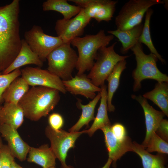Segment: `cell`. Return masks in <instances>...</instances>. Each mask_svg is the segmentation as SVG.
<instances>
[{"label": "cell", "instance_id": "obj_1", "mask_svg": "<svg viewBox=\"0 0 168 168\" xmlns=\"http://www.w3.org/2000/svg\"><path fill=\"white\" fill-rule=\"evenodd\" d=\"M20 1L0 6V72L14 61L20 50Z\"/></svg>", "mask_w": 168, "mask_h": 168}, {"label": "cell", "instance_id": "obj_2", "mask_svg": "<svg viewBox=\"0 0 168 168\" xmlns=\"http://www.w3.org/2000/svg\"><path fill=\"white\" fill-rule=\"evenodd\" d=\"M60 100L59 91L49 87L32 86L18 103L24 116L32 121H37L46 116L53 110Z\"/></svg>", "mask_w": 168, "mask_h": 168}, {"label": "cell", "instance_id": "obj_3", "mask_svg": "<svg viewBox=\"0 0 168 168\" xmlns=\"http://www.w3.org/2000/svg\"><path fill=\"white\" fill-rule=\"evenodd\" d=\"M114 38L113 35H106L104 31L101 30L95 35H87L73 39L71 44L77 48L78 52L76 67L77 70V75L82 74L86 71H90L99 49L107 46Z\"/></svg>", "mask_w": 168, "mask_h": 168}, {"label": "cell", "instance_id": "obj_4", "mask_svg": "<svg viewBox=\"0 0 168 168\" xmlns=\"http://www.w3.org/2000/svg\"><path fill=\"white\" fill-rule=\"evenodd\" d=\"M131 50L135 56L136 62V67L132 73L134 91L139 90L141 82L146 79L168 82L167 76L161 72L157 67L156 62L158 59L155 55L151 53L149 54H145L142 44L138 42Z\"/></svg>", "mask_w": 168, "mask_h": 168}, {"label": "cell", "instance_id": "obj_5", "mask_svg": "<svg viewBox=\"0 0 168 168\" xmlns=\"http://www.w3.org/2000/svg\"><path fill=\"white\" fill-rule=\"evenodd\" d=\"M70 44L63 43L51 51L46 58L47 70L62 81L73 77L72 72L77 63L78 54Z\"/></svg>", "mask_w": 168, "mask_h": 168}, {"label": "cell", "instance_id": "obj_6", "mask_svg": "<svg viewBox=\"0 0 168 168\" xmlns=\"http://www.w3.org/2000/svg\"><path fill=\"white\" fill-rule=\"evenodd\" d=\"M116 43L115 42L109 46L102 47L99 49L96 61L87 75L92 83L97 87L105 84V80L118 63L129 56L117 54L114 50Z\"/></svg>", "mask_w": 168, "mask_h": 168}, {"label": "cell", "instance_id": "obj_7", "mask_svg": "<svg viewBox=\"0 0 168 168\" xmlns=\"http://www.w3.org/2000/svg\"><path fill=\"white\" fill-rule=\"evenodd\" d=\"M161 0H130L122 7L115 17L117 29L125 30L142 23L144 15L152 6L163 4Z\"/></svg>", "mask_w": 168, "mask_h": 168}, {"label": "cell", "instance_id": "obj_8", "mask_svg": "<svg viewBox=\"0 0 168 168\" xmlns=\"http://www.w3.org/2000/svg\"><path fill=\"white\" fill-rule=\"evenodd\" d=\"M45 134L50 142V148L56 158L60 161L61 168H72L68 166L66 159L69 150L75 147V142L84 131L77 132H67L61 129L55 130L49 125L46 127Z\"/></svg>", "mask_w": 168, "mask_h": 168}, {"label": "cell", "instance_id": "obj_9", "mask_svg": "<svg viewBox=\"0 0 168 168\" xmlns=\"http://www.w3.org/2000/svg\"><path fill=\"white\" fill-rule=\"evenodd\" d=\"M24 36V40L30 49L43 62L51 51L63 43L60 37L47 35L37 25L26 31Z\"/></svg>", "mask_w": 168, "mask_h": 168}, {"label": "cell", "instance_id": "obj_10", "mask_svg": "<svg viewBox=\"0 0 168 168\" xmlns=\"http://www.w3.org/2000/svg\"><path fill=\"white\" fill-rule=\"evenodd\" d=\"M91 20L85 14L82 8L73 18L68 20L58 19L55 26L57 36L60 38L64 43L71 44L73 39L83 34L85 27Z\"/></svg>", "mask_w": 168, "mask_h": 168}, {"label": "cell", "instance_id": "obj_11", "mask_svg": "<svg viewBox=\"0 0 168 168\" xmlns=\"http://www.w3.org/2000/svg\"><path fill=\"white\" fill-rule=\"evenodd\" d=\"M21 70V77L29 86L52 88L64 94L67 92L62 80L48 70L27 67Z\"/></svg>", "mask_w": 168, "mask_h": 168}, {"label": "cell", "instance_id": "obj_12", "mask_svg": "<svg viewBox=\"0 0 168 168\" xmlns=\"http://www.w3.org/2000/svg\"><path fill=\"white\" fill-rule=\"evenodd\" d=\"M0 133L14 158L21 161H25L30 146L22 139L17 129L8 125L0 124Z\"/></svg>", "mask_w": 168, "mask_h": 168}, {"label": "cell", "instance_id": "obj_13", "mask_svg": "<svg viewBox=\"0 0 168 168\" xmlns=\"http://www.w3.org/2000/svg\"><path fill=\"white\" fill-rule=\"evenodd\" d=\"M101 128L104 135L105 145L108 152L109 158L112 161L113 167H116V162L126 152L132 151V142L129 137L124 141L117 139L114 135L111 126Z\"/></svg>", "mask_w": 168, "mask_h": 168}, {"label": "cell", "instance_id": "obj_14", "mask_svg": "<svg viewBox=\"0 0 168 168\" xmlns=\"http://www.w3.org/2000/svg\"><path fill=\"white\" fill-rule=\"evenodd\" d=\"M131 97L141 105L143 110L145 118L146 132L142 145L145 148L152 133L156 132L159 125L165 115L162 111L155 109L148 103L147 99L141 95H133Z\"/></svg>", "mask_w": 168, "mask_h": 168}, {"label": "cell", "instance_id": "obj_15", "mask_svg": "<svg viewBox=\"0 0 168 168\" xmlns=\"http://www.w3.org/2000/svg\"><path fill=\"white\" fill-rule=\"evenodd\" d=\"M66 91L74 95H81L92 100L96 96V92H100L101 88L95 86L87 75L84 73L76 75L67 81H62Z\"/></svg>", "mask_w": 168, "mask_h": 168}, {"label": "cell", "instance_id": "obj_16", "mask_svg": "<svg viewBox=\"0 0 168 168\" xmlns=\"http://www.w3.org/2000/svg\"><path fill=\"white\" fill-rule=\"evenodd\" d=\"M33 64L39 68L42 67L43 62L33 52L24 39H22L21 47L16 58L12 63L2 72V74L9 73L24 65Z\"/></svg>", "mask_w": 168, "mask_h": 168}, {"label": "cell", "instance_id": "obj_17", "mask_svg": "<svg viewBox=\"0 0 168 168\" xmlns=\"http://www.w3.org/2000/svg\"><path fill=\"white\" fill-rule=\"evenodd\" d=\"M24 115L22 109L18 105L4 102L0 108V124H5L17 129L22 124Z\"/></svg>", "mask_w": 168, "mask_h": 168}, {"label": "cell", "instance_id": "obj_18", "mask_svg": "<svg viewBox=\"0 0 168 168\" xmlns=\"http://www.w3.org/2000/svg\"><path fill=\"white\" fill-rule=\"evenodd\" d=\"M56 157L47 144L38 148L30 147L27 161L41 166L43 168L55 166Z\"/></svg>", "mask_w": 168, "mask_h": 168}, {"label": "cell", "instance_id": "obj_19", "mask_svg": "<svg viewBox=\"0 0 168 168\" xmlns=\"http://www.w3.org/2000/svg\"><path fill=\"white\" fill-rule=\"evenodd\" d=\"M143 24L141 23L130 29L121 30L118 29L109 30L108 33L117 37L121 42V53L125 54L138 43L142 33Z\"/></svg>", "mask_w": 168, "mask_h": 168}, {"label": "cell", "instance_id": "obj_20", "mask_svg": "<svg viewBox=\"0 0 168 168\" xmlns=\"http://www.w3.org/2000/svg\"><path fill=\"white\" fill-rule=\"evenodd\" d=\"M100 102L96 116L92 125L88 130H84L90 137L92 136L98 129L106 126H111L107 114V86L105 84L101 86Z\"/></svg>", "mask_w": 168, "mask_h": 168}, {"label": "cell", "instance_id": "obj_21", "mask_svg": "<svg viewBox=\"0 0 168 168\" xmlns=\"http://www.w3.org/2000/svg\"><path fill=\"white\" fill-rule=\"evenodd\" d=\"M100 98L101 95L99 92L86 105L82 104L80 100H78L76 105L78 109L82 110V114L77 122L69 129V132H78L84 126L86 125L87 127L89 123L94 120L95 109Z\"/></svg>", "mask_w": 168, "mask_h": 168}, {"label": "cell", "instance_id": "obj_22", "mask_svg": "<svg viewBox=\"0 0 168 168\" xmlns=\"http://www.w3.org/2000/svg\"><path fill=\"white\" fill-rule=\"evenodd\" d=\"M131 149L132 152H135L141 158L143 168H166V159L163 154L152 155L142 145L135 142H132Z\"/></svg>", "mask_w": 168, "mask_h": 168}, {"label": "cell", "instance_id": "obj_23", "mask_svg": "<svg viewBox=\"0 0 168 168\" xmlns=\"http://www.w3.org/2000/svg\"><path fill=\"white\" fill-rule=\"evenodd\" d=\"M142 96L152 101L165 115L168 116V82H157L153 90L145 93Z\"/></svg>", "mask_w": 168, "mask_h": 168}, {"label": "cell", "instance_id": "obj_24", "mask_svg": "<svg viewBox=\"0 0 168 168\" xmlns=\"http://www.w3.org/2000/svg\"><path fill=\"white\" fill-rule=\"evenodd\" d=\"M29 86L22 77H17L3 92L2 98L4 102L18 104L29 89Z\"/></svg>", "mask_w": 168, "mask_h": 168}, {"label": "cell", "instance_id": "obj_25", "mask_svg": "<svg viewBox=\"0 0 168 168\" xmlns=\"http://www.w3.org/2000/svg\"><path fill=\"white\" fill-rule=\"evenodd\" d=\"M126 64L125 60L118 63L106 79L108 82L107 110L110 112H114L115 110V107L112 104V100L114 93L119 86L121 74L126 68Z\"/></svg>", "mask_w": 168, "mask_h": 168}, {"label": "cell", "instance_id": "obj_26", "mask_svg": "<svg viewBox=\"0 0 168 168\" xmlns=\"http://www.w3.org/2000/svg\"><path fill=\"white\" fill-rule=\"evenodd\" d=\"M44 11H54L61 13L63 19L68 20L78 14L82 8L77 6L72 5L66 0H48L42 5Z\"/></svg>", "mask_w": 168, "mask_h": 168}, {"label": "cell", "instance_id": "obj_27", "mask_svg": "<svg viewBox=\"0 0 168 168\" xmlns=\"http://www.w3.org/2000/svg\"><path fill=\"white\" fill-rule=\"evenodd\" d=\"M153 12V10L150 8L146 12L143 30L139 38L138 42L141 44L142 43L145 44L148 47L151 53L155 55L158 59L163 64H164L165 63V61L158 52L154 47L151 36L150 21Z\"/></svg>", "mask_w": 168, "mask_h": 168}, {"label": "cell", "instance_id": "obj_28", "mask_svg": "<svg viewBox=\"0 0 168 168\" xmlns=\"http://www.w3.org/2000/svg\"><path fill=\"white\" fill-rule=\"evenodd\" d=\"M145 148L149 152H157L159 153H168V142L162 139L155 132L152 133Z\"/></svg>", "mask_w": 168, "mask_h": 168}, {"label": "cell", "instance_id": "obj_29", "mask_svg": "<svg viewBox=\"0 0 168 168\" xmlns=\"http://www.w3.org/2000/svg\"><path fill=\"white\" fill-rule=\"evenodd\" d=\"M21 75V70L19 68L6 74H1L0 72V106L4 102L2 98L3 92L11 82Z\"/></svg>", "mask_w": 168, "mask_h": 168}, {"label": "cell", "instance_id": "obj_30", "mask_svg": "<svg viewBox=\"0 0 168 168\" xmlns=\"http://www.w3.org/2000/svg\"><path fill=\"white\" fill-rule=\"evenodd\" d=\"M1 168H11L14 157L7 145H3L0 148Z\"/></svg>", "mask_w": 168, "mask_h": 168}, {"label": "cell", "instance_id": "obj_31", "mask_svg": "<svg viewBox=\"0 0 168 168\" xmlns=\"http://www.w3.org/2000/svg\"><path fill=\"white\" fill-rule=\"evenodd\" d=\"M49 126L53 129L58 130L61 129L64 124V120L62 116L56 113L50 114L48 119Z\"/></svg>", "mask_w": 168, "mask_h": 168}, {"label": "cell", "instance_id": "obj_32", "mask_svg": "<svg viewBox=\"0 0 168 168\" xmlns=\"http://www.w3.org/2000/svg\"><path fill=\"white\" fill-rule=\"evenodd\" d=\"M111 128L114 135L118 140L124 141L128 137L126 135L125 128L122 124L115 123L111 126Z\"/></svg>", "mask_w": 168, "mask_h": 168}, {"label": "cell", "instance_id": "obj_33", "mask_svg": "<svg viewBox=\"0 0 168 168\" xmlns=\"http://www.w3.org/2000/svg\"><path fill=\"white\" fill-rule=\"evenodd\" d=\"M155 133L162 139L168 142V121L163 119L161 121Z\"/></svg>", "mask_w": 168, "mask_h": 168}, {"label": "cell", "instance_id": "obj_34", "mask_svg": "<svg viewBox=\"0 0 168 168\" xmlns=\"http://www.w3.org/2000/svg\"><path fill=\"white\" fill-rule=\"evenodd\" d=\"M112 163V160L110 159L109 158L106 162L101 168H110Z\"/></svg>", "mask_w": 168, "mask_h": 168}, {"label": "cell", "instance_id": "obj_35", "mask_svg": "<svg viewBox=\"0 0 168 168\" xmlns=\"http://www.w3.org/2000/svg\"><path fill=\"white\" fill-rule=\"evenodd\" d=\"M16 162L15 161L14 159L12 161L11 168H17L16 165Z\"/></svg>", "mask_w": 168, "mask_h": 168}, {"label": "cell", "instance_id": "obj_36", "mask_svg": "<svg viewBox=\"0 0 168 168\" xmlns=\"http://www.w3.org/2000/svg\"><path fill=\"white\" fill-rule=\"evenodd\" d=\"M16 165L17 167V168H24L18 165V164H17L16 162Z\"/></svg>", "mask_w": 168, "mask_h": 168}, {"label": "cell", "instance_id": "obj_37", "mask_svg": "<svg viewBox=\"0 0 168 168\" xmlns=\"http://www.w3.org/2000/svg\"><path fill=\"white\" fill-rule=\"evenodd\" d=\"M3 145L2 142V141L1 138V137L0 136V148Z\"/></svg>", "mask_w": 168, "mask_h": 168}, {"label": "cell", "instance_id": "obj_38", "mask_svg": "<svg viewBox=\"0 0 168 168\" xmlns=\"http://www.w3.org/2000/svg\"><path fill=\"white\" fill-rule=\"evenodd\" d=\"M49 168H56L55 166Z\"/></svg>", "mask_w": 168, "mask_h": 168}, {"label": "cell", "instance_id": "obj_39", "mask_svg": "<svg viewBox=\"0 0 168 168\" xmlns=\"http://www.w3.org/2000/svg\"><path fill=\"white\" fill-rule=\"evenodd\" d=\"M0 168H1V159H0Z\"/></svg>", "mask_w": 168, "mask_h": 168}, {"label": "cell", "instance_id": "obj_40", "mask_svg": "<svg viewBox=\"0 0 168 168\" xmlns=\"http://www.w3.org/2000/svg\"><path fill=\"white\" fill-rule=\"evenodd\" d=\"M1 106H0V108H1Z\"/></svg>", "mask_w": 168, "mask_h": 168}]
</instances>
